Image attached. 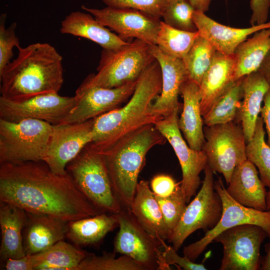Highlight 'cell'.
Here are the masks:
<instances>
[{
    "instance_id": "d590c367",
    "label": "cell",
    "mask_w": 270,
    "mask_h": 270,
    "mask_svg": "<svg viewBox=\"0 0 270 270\" xmlns=\"http://www.w3.org/2000/svg\"><path fill=\"white\" fill-rule=\"evenodd\" d=\"M194 9L188 0H165L162 17L166 24L178 30L198 31L193 20Z\"/></svg>"
},
{
    "instance_id": "c3c4849f",
    "label": "cell",
    "mask_w": 270,
    "mask_h": 270,
    "mask_svg": "<svg viewBox=\"0 0 270 270\" xmlns=\"http://www.w3.org/2000/svg\"><path fill=\"white\" fill-rule=\"evenodd\" d=\"M270 190L266 193V210H270Z\"/></svg>"
},
{
    "instance_id": "7bdbcfd3",
    "label": "cell",
    "mask_w": 270,
    "mask_h": 270,
    "mask_svg": "<svg viewBox=\"0 0 270 270\" xmlns=\"http://www.w3.org/2000/svg\"><path fill=\"white\" fill-rule=\"evenodd\" d=\"M4 262L6 270H33L29 256L19 258H9Z\"/></svg>"
},
{
    "instance_id": "52a82bcc",
    "label": "cell",
    "mask_w": 270,
    "mask_h": 270,
    "mask_svg": "<svg viewBox=\"0 0 270 270\" xmlns=\"http://www.w3.org/2000/svg\"><path fill=\"white\" fill-rule=\"evenodd\" d=\"M52 128V124L38 120L0 118V163L43 161Z\"/></svg>"
},
{
    "instance_id": "f35d334b",
    "label": "cell",
    "mask_w": 270,
    "mask_h": 270,
    "mask_svg": "<svg viewBox=\"0 0 270 270\" xmlns=\"http://www.w3.org/2000/svg\"><path fill=\"white\" fill-rule=\"evenodd\" d=\"M108 7L130 8L142 12L155 18L162 17L165 0H102Z\"/></svg>"
},
{
    "instance_id": "d4e9b609",
    "label": "cell",
    "mask_w": 270,
    "mask_h": 270,
    "mask_svg": "<svg viewBox=\"0 0 270 270\" xmlns=\"http://www.w3.org/2000/svg\"><path fill=\"white\" fill-rule=\"evenodd\" d=\"M130 210L140 224L150 235L159 240H168L170 233L148 181L141 180L138 182Z\"/></svg>"
},
{
    "instance_id": "7c38bea8",
    "label": "cell",
    "mask_w": 270,
    "mask_h": 270,
    "mask_svg": "<svg viewBox=\"0 0 270 270\" xmlns=\"http://www.w3.org/2000/svg\"><path fill=\"white\" fill-rule=\"evenodd\" d=\"M119 230L114 242V252L130 257L146 270H158L162 244L140 224L130 208L115 214Z\"/></svg>"
},
{
    "instance_id": "d6986e66",
    "label": "cell",
    "mask_w": 270,
    "mask_h": 270,
    "mask_svg": "<svg viewBox=\"0 0 270 270\" xmlns=\"http://www.w3.org/2000/svg\"><path fill=\"white\" fill-rule=\"evenodd\" d=\"M26 213L22 232L26 256L40 252L66 238L68 222L48 214Z\"/></svg>"
},
{
    "instance_id": "ab89813d",
    "label": "cell",
    "mask_w": 270,
    "mask_h": 270,
    "mask_svg": "<svg viewBox=\"0 0 270 270\" xmlns=\"http://www.w3.org/2000/svg\"><path fill=\"white\" fill-rule=\"evenodd\" d=\"M163 250L158 270H170V265L174 264L184 270H206L203 263L198 264L192 261L188 257L180 256L172 246L166 244L160 239Z\"/></svg>"
},
{
    "instance_id": "484cf974",
    "label": "cell",
    "mask_w": 270,
    "mask_h": 270,
    "mask_svg": "<svg viewBox=\"0 0 270 270\" xmlns=\"http://www.w3.org/2000/svg\"><path fill=\"white\" fill-rule=\"evenodd\" d=\"M27 220L28 214L24 210L0 202V258L2 262L9 258H19L26 256L22 232Z\"/></svg>"
},
{
    "instance_id": "cb8c5ba5",
    "label": "cell",
    "mask_w": 270,
    "mask_h": 270,
    "mask_svg": "<svg viewBox=\"0 0 270 270\" xmlns=\"http://www.w3.org/2000/svg\"><path fill=\"white\" fill-rule=\"evenodd\" d=\"M60 32L90 40L103 49H117L128 43L102 24L90 14L80 11L72 12L66 16L61 22Z\"/></svg>"
},
{
    "instance_id": "2e32d148",
    "label": "cell",
    "mask_w": 270,
    "mask_h": 270,
    "mask_svg": "<svg viewBox=\"0 0 270 270\" xmlns=\"http://www.w3.org/2000/svg\"><path fill=\"white\" fill-rule=\"evenodd\" d=\"M137 81L110 88L88 86L82 82L74 96L76 104L62 123L84 122L120 107L132 96Z\"/></svg>"
},
{
    "instance_id": "8fae6325",
    "label": "cell",
    "mask_w": 270,
    "mask_h": 270,
    "mask_svg": "<svg viewBox=\"0 0 270 270\" xmlns=\"http://www.w3.org/2000/svg\"><path fill=\"white\" fill-rule=\"evenodd\" d=\"M214 186L222 201V214L217 224L202 238L184 248V256L192 262L220 234L234 226L246 224H256L262 228L268 236L270 235V210L262 211L238 204L228 194L220 177L214 182Z\"/></svg>"
},
{
    "instance_id": "30bf717a",
    "label": "cell",
    "mask_w": 270,
    "mask_h": 270,
    "mask_svg": "<svg viewBox=\"0 0 270 270\" xmlns=\"http://www.w3.org/2000/svg\"><path fill=\"white\" fill-rule=\"evenodd\" d=\"M268 232L258 225L246 224L220 234L213 242L223 248L220 270H258L260 268V250Z\"/></svg>"
},
{
    "instance_id": "9a60e30c",
    "label": "cell",
    "mask_w": 270,
    "mask_h": 270,
    "mask_svg": "<svg viewBox=\"0 0 270 270\" xmlns=\"http://www.w3.org/2000/svg\"><path fill=\"white\" fill-rule=\"evenodd\" d=\"M94 124V118L80 123L52 124L43 162L54 173L60 175L68 173V164L92 142Z\"/></svg>"
},
{
    "instance_id": "bcb514c9",
    "label": "cell",
    "mask_w": 270,
    "mask_h": 270,
    "mask_svg": "<svg viewBox=\"0 0 270 270\" xmlns=\"http://www.w3.org/2000/svg\"><path fill=\"white\" fill-rule=\"evenodd\" d=\"M195 10L205 12L208 10L212 0H188Z\"/></svg>"
},
{
    "instance_id": "836d02e7",
    "label": "cell",
    "mask_w": 270,
    "mask_h": 270,
    "mask_svg": "<svg viewBox=\"0 0 270 270\" xmlns=\"http://www.w3.org/2000/svg\"><path fill=\"white\" fill-rule=\"evenodd\" d=\"M216 52L212 44L199 34L182 59L189 79L200 86L203 76L212 62Z\"/></svg>"
},
{
    "instance_id": "b9f144b4",
    "label": "cell",
    "mask_w": 270,
    "mask_h": 270,
    "mask_svg": "<svg viewBox=\"0 0 270 270\" xmlns=\"http://www.w3.org/2000/svg\"><path fill=\"white\" fill-rule=\"evenodd\" d=\"M252 14L250 20L251 26L267 22L270 7V0H250Z\"/></svg>"
},
{
    "instance_id": "ac0fdd59",
    "label": "cell",
    "mask_w": 270,
    "mask_h": 270,
    "mask_svg": "<svg viewBox=\"0 0 270 270\" xmlns=\"http://www.w3.org/2000/svg\"><path fill=\"white\" fill-rule=\"evenodd\" d=\"M148 45L160 64L162 78V91L153 102L152 112L157 116L164 118L180 110L181 104L178 96L182 84L189 78L188 73L182 59L166 54L156 44Z\"/></svg>"
},
{
    "instance_id": "e0dca14e",
    "label": "cell",
    "mask_w": 270,
    "mask_h": 270,
    "mask_svg": "<svg viewBox=\"0 0 270 270\" xmlns=\"http://www.w3.org/2000/svg\"><path fill=\"white\" fill-rule=\"evenodd\" d=\"M81 8L92 15L102 24L114 31L124 40L135 38L149 44H156L160 18L130 8L107 6L98 9L84 6Z\"/></svg>"
},
{
    "instance_id": "74e56055",
    "label": "cell",
    "mask_w": 270,
    "mask_h": 270,
    "mask_svg": "<svg viewBox=\"0 0 270 270\" xmlns=\"http://www.w3.org/2000/svg\"><path fill=\"white\" fill-rule=\"evenodd\" d=\"M6 14H2L0 17V72L10 62L12 58L13 48L20 46L18 38L16 34V23L14 22L8 28L5 27Z\"/></svg>"
},
{
    "instance_id": "7a4b0ae2",
    "label": "cell",
    "mask_w": 270,
    "mask_h": 270,
    "mask_svg": "<svg viewBox=\"0 0 270 270\" xmlns=\"http://www.w3.org/2000/svg\"><path fill=\"white\" fill-rule=\"evenodd\" d=\"M162 88L160 67L155 60L139 76L134 93L124 106L94 118L92 140L86 148L104 154L124 136L162 118L152 112Z\"/></svg>"
},
{
    "instance_id": "ffe728a7",
    "label": "cell",
    "mask_w": 270,
    "mask_h": 270,
    "mask_svg": "<svg viewBox=\"0 0 270 270\" xmlns=\"http://www.w3.org/2000/svg\"><path fill=\"white\" fill-rule=\"evenodd\" d=\"M192 18L200 35L212 44L216 51L226 54H234L236 47L249 36L270 28V21L247 28L230 27L197 10H194Z\"/></svg>"
},
{
    "instance_id": "9c48e42d",
    "label": "cell",
    "mask_w": 270,
    "mask_h": 270,
    "mask_svg": "<svg viewBox=\"0 0 270 270\" xmlns=\"http://www.w3.org/2000/svg\"><path fill=\"white\" fill-rule=\"evenodd\" d=\"M202 150L214 172L221 174L227 185L234 168L245 162L246 142L242 126L234 122L206 126Z\"/></svg>"
},
{
    "instance_id": "6da1fadb",
    "label": "cell",
    "mask_w": 270,
    "mask_h": 270,
    "mask_svg": "<svg viewBox=\"0 0 270 270\" xmlns=\"http://www.w3.org/2000/svg\"><path fill=\"white\" fill-rule=\"evenodd\" d=\"M0 202L68 222L103 212L68 172L56 174L43 161L0 163Z\"/></svg>"
},
{
    "instance_id": "4fadbf2b",
    "label": "cell",
    "mask_w": 270,
    "mask_h": 270,
    "mask_svg": "<svg viewBox=\"0 0 270 270\" xmlns=\"http://www.w3.org/2000/svg\"><path fill=\"white\" fill-rule=\"evenodd\" d=\"M76 102L74 96L58 93L37 95L22 100L0 97V118L10 122L35 119L52 124L62 122Z\"/></svg>"
},
{
    "instance_id": "d6a6232c",
    "label": "cell",
    "mask_w": 270,
    "mask_h": 270,
    "mask_svg": "<svg viewBox=\"0 0 270 270\" xmlns=\"http://www.w3.org/2000/svg\"><path fill=\"white\" fill-rule=\"evenodd\" d=\"M199 34L198 31L180 30L160 21L156 45L166 54L183 59Z\"/></svg>"
},
{
    "instance_id": "1f68e13d",
    "label": "cell",
    "mask_w": 270,
    "mask_h": 270,
    "mask_svg": "<svg viewBox=\"0 0 270 270\" xmlns=\"http://www.w3.org/2000/svg\"><path fill=\"white\" fill-rule=\"evenodd\" d=\"M262 117L258 118L254 134L246 144L247 160L258 168L265 186L270 187V146L265 141V131Z\"/></svg>"
},
{
    "instance_id": "3957f363",
    "label": "cell",
    "mask_w": 270,
    "mask_h": 270,
    "mask_svg": "<svg viewBox=\"0 0 270 270\" xmlns=\"http://www.w3.org/2000/svg\"><path fill=\"white\" fill-rule=\"evenodd\" d=\"M18 50L17 56L0 72V96L17 100L58 93L64 70L62 58L55 48L36 42Z\"/></svg>"
},
{
    "instance_id": "7402d4cb",
    "label": "cell",
    "mask_w": 270,
    "mask_h": 270,
    "mask_svg": "<svg viewBox=\"0 0 270 270\" xmlns=\"http://www.w3.org/2000/svg\"><path fill=\"white\" fill-rule=\"evenodd\" d=\"M226 190L236 202L248 208L266 211V191L256 167L246 160L236 166Z\"/></svg>"
},
{
    "instance_id": "f546056e",
    "label": "cell",
    "mask_w": 270,
    "mask_h": 270,
    "mask_svg": "<svg viewBox=\"0 0 270 270\" xmlns=\"http://www.w3.org/2000/svg\"><path fill=\"white\" fill-rule=\"evenodd\" d=\"M118 226L115 214L102 212L69 221L66 238L78 246L94 244L101 240Z\"/></svg>"
},
{
    "instance_id": "7dc6e473",
    "label": "cell",
    "mask_w": 270,
    "mask_h": 270,
    "mask_svg": "<svg viewBox=\"0 0 270 270\" xmlns=\"http://www.w3.org/2000/svg\"><path fill=\"white\" fill-rule=\"evenodd\" d=\"M269 241L264 246L266 252L265 256L261 259L260 268L262 270H270V235L268 236Z\"/></svg>"
},
{
    "instance_id": "8d00e7d4",
    "label": "cell",
    "mask_w": 270,
    "mask_h": 270,
    "mask_svg": "<svg viewBox=\"0 0 270 270\" xmlns=\"http://www.w3.org/2000/svg\"><path fill=\"white\" fill-rule=\"evenodd\" d=\"M155 196L170 237L179 224L188 204L180 184L168 196L161 197L156 195Z\"/></svg>"
},
{
    "instance_id": "4dcf8cb0",
    "label": "cell",
    "mask_w": 270,
    "mask_h": 270,
    "mask_svg": "<svg viewBox=\"0 0 270 270\" xmlns=\"http://www.w3.org/2000/svg\"><path fill=\"white\" fill-rule=\"evenodd\" d=\"M243 77L234 81L204 116V124L210 126L234 122L238 115L243 97Z\"/></svg>"
},
{
    "instance_id": "ee69618b",
    "label": "cell",
    "mask_w": 270,
    "mask_h": 270,
    "mask_svg": "<svg viewBox=\"0 0 270 270\" xmlns=\"http://www.w3.org/2000/svg\"><path fill=\"white\" fill-rule=\"evenodd\" d=\"M263 102L264 104L260 110L261 117L265 124L268 134V144L270 146V88L266 94Z\"/></svg>"
},
{
    "instance_id": "4316f807",
    "label": "cell",
    "mask_w": 270,
    "mask_h": 270,
    "mask_svg": "<svg viewBox=\"0 0 270 270\" xmlns=\"http://www.w3.org/2000/svg\"><path fill=\"white\" fill-rule=\"evenodd\" d=\"M242 88L244 100L238 116L246 144L254 134L262 103L270 85L256 71L243 77Z\"/></svg>"
},
{
    "instance_id": "603a6c76",
    "label": "cell",
    "mask_w": 270,
    "mask_h": 270,
    "mask_svg": "<svg viewBox=\"0 0 270 270\" xmlns=\"http://www.w3.org/2000/svg\"><path fill=\"white\" fill-rule=\"evenodd\" d=\"M180 92L184 102L182 112L178 119V128L190 148L202 150L206 139L200 110V86L188 78L182 84Z\"/></svg>"
},
{
    "instance_id": "f6af8a7d",
    "label": "cell",
    "mask_w": 270,
    "mask_h": 270,
    "mask_svg": "<svg viewBox=\"0 0 270 270\" xmlns=\"http://www.w3.org/2000/svg\"><path fill=\"white\" fill-rule=\"evenodd\" d=\"M270 85V50L258 70Z\"/></svg>"
},
{
    "instance_id": "ba28073f",
    "label": "cell",
    "mask_w": 270,
    "mask_h": 270,
    "mask_svg": "<svg viewBox=\"0 0 270 270\" xmlns=\"http://www.w3.org/2000/svg\"><path fill=\"white\" fill-rule=\"evenodd\" d=\"M202 187L194 198L187 205L178 226L168 240L178 250L186 239L198 230L206 233L219 222L222 212L220 196L214 189V172L208 164Z\"/></svg>"
},
{
    "instance_id": "8992f818",
    "label": "cell",
    "mask_w": 270,
    "mask_h": 270,
    "mask_svg": "<svg viewBox=\"0 0 270 270\" xmlns=\"http://www.w3.org/2000/svg\"><path fill=\"white\" fill-rule=\"evenodd\" d=\"M66 170L84 196L102 212L116 214L122 210L103 154L85 147L68 164Z\"/></svg>"
},
{
    "instance_id": "5b68a950",
    "label": "cell",
    "mask_w": 270,
    "mask_h": 270,
    "mask_svg": "<svg viewBox=\"0 0 270 270\" xmlns=\"http://www.w3.org/2000/svg\"><path fill=\"white\" fill-rule=\"evenodd\" d=\"M155 60L148 44L139 39L117 49L102 48L97 73L90 74L82 82L92 86L118 88L136 80Z\"/></svg>"
},
{
    "instance_id": "60d3db41",
    "label": "cell",
    "mask_w": 270,
    "mask_h": 270,
    "mask_svg": "<svg viewBox=\"0 0 270 270\" xmlns=\"http://www.w3.org/2000/svg\"><path fill=\"white\" fill-rule=\"evenodd\" d=\"M180 184L181 182H176L170 176L160 174L152 178L150 186L154 195L166 197L172 194Z\"/></svg>"
},
{
    "instance_id": "44dd1931",
    "label": "cell",
    "mask_w": 270,
    "mask_h": 270,
    "mask_svg": "<svg viewBox=\"0 0 270 270\" xmlns=\"http://www.w3.org/2000/svg\"><path fill=\"white\" fill-rule=\"evenodd\" d=\"M236 58L234 54L216 52L212 62L200 84L202 117L235 80Z\"/></svg>"
},
{
    "instance_id": "277c9868",
    "label": "cell",
    "mask_w": 270,
    "mask_h": 270,
    "mask_svg": "<svg viewBox=\"0 0 270 270\" xmlns=\"http://www.w3.org/2000/svg\"><path fill=\"white\" fill-rule=\"evenodd\" d=\"M166 141L154 124H150L124 136L103 154L114 190L123 208H130L148 152Z\"/></svg>"
},
{
    "instance_id": "83f0119b",
    "label": "cell",
    "mask_w": 270,
    "mask_h": 270,
    "mask_svg": "<svg viewBox=\"0 0 270 270\" xmlns=\"http://www.w3.org/2000/svg\"><path fill=\"white\" fill-rule=\"evenodd\" d=\"M60 240L48 248L29 255L33 270H76L88 252Z\"/></svg>"
},
{
    "instance_id": "5bb4252c",
    "label": "cell",
    "mask_w": 270,
    "mask_h": 270,
    "mask_svg": "<svg viewBox=\"0 0 270 270\" xmlns=\"http://www.w3.org/2000/svg\"><path fill=\"white\" fill-rule=\"evenodd\" d=\"M178 111H174L154 124L171 145L178 160L182 172L180 187L188 203L196 194L200 184V174L208 165V160L204 151L190 148L183 138L178 126Z\"/></svg>"
},
{
    "instance_id": "e575fe53",
    "label": "cell",
    "mask_w": 270,
    "mask_h": 270,
    "mask_svg": "<svg viewBox=\"0 0 270 270\" xmlns=\"http://www.w3.org/2000/svg\"><path fill=\"white\" fill-rule=\"evenodd\" d=\"M116 253L104 252L100 256L88 255L76 270H146L140 263L126 256L116 257Z\"/></svg>"
},
{
    "instance_id": "f1b7e54d",
    "label": "cell",
    "mask_w": 270,
    "mask_h": 270,
    "mask_svg": "<svg viewBox=\"0 0 270 270\" xmlns=\"http://www.w3.org/2000/svg\"><path fill=\"white\" fill-rule=\"evenodd\" d=\"M270 50V28L254 32L236 48L235 80L258 70Z\"/></svg>"
}]
</instances>
